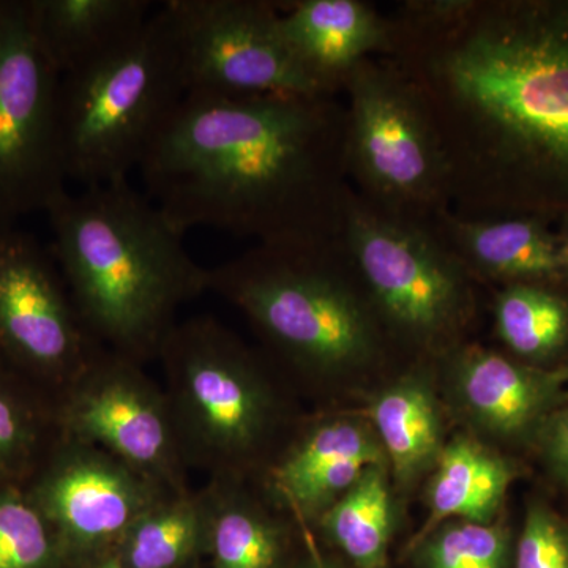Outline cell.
<instances>
[{
	"instance_id": "f1b7e54d",
	"label": "cell",
	"mask_w": 568,
	"mask_h": 568,
	"mask_svg": "<svg viewBox=\"0 0 568 568\" xmlns=\"http://www.w3.org/2000/svg\"><path fill=\"white\" fill-rule=\"evenodd\" d=\"M534 443L551 476L568 488V407H560L545 420Z\"/></svg>"
},
{
	"instance_id": "44dd1931",
	"label": "cell",
	"mask_w": 568,
	"mask_h": 568,
	"mask_svg": "<svg viewBox=\"0 0 568 568\" xmlns=\"http://www.w3.org/2000/svg\"><path fill=\"white\" fill-rule=\"evenodd\" d=\"M497 336L525 364L555 368L568 354V287L518 283L496 295Z\"/></svg>"
},
{
	"instance_id": "484cf974",
	"label": "cell",
	"mask_w": 568,
	"mask_h": 568,
	"mask_svg": "<svg viewBox=\"0 0 568 568\" xmlns=\"http://www.w3.org/2000/svg\"><path fill=\"white\" fill-rule=\"evenodd\" d=\"M58 536L24 487L0 488V568H61Z\"/></svg>"
},
{
	"instance_id": "ba28073f",
	"label": "cell",
	"mask_w": 568,
	"mask_h": 568,
	"mask_svg": "<svg viewBox=\"0 0 568 568\" xmlns=\"http://www.w3.org/2000/svg\"><path fill=\"white\" fill-rule=\"evenodd\" d=\"M384 331L417 346H446L473 306L470 276L425 224L373 211L353 193L342 231Z\"/></svg>"
},
{
	"instance_id": "9a60e30c",
	"label": "cell",
	"mask_w": 568,
	"mask_h": 568,
	"mask_svg": "<svg viewBox=\"0 0 568 568\" xmlns=\"http://www.w3.org/2000/svg\"><path fill=\"white\" fill-rule=\"evenodd\" d=\"M386 454L372 429L336 418L305 429L265 469L268 495L298 518H320Z\"/></svg>"
},
{
	"instance_id": "1f68e13d",
	"label": "cell",
	"mask_w": 568,
	"mask_h": 568,
	"mask_svg": "<svg viewBox=\"0 0 568 568\" xmlns=\"http://www.w3.org/2000/svg\"><path fill=\"white\" fill-rule=\"evenodd\" d=\"M305 568H336L332 566L331 562H325V560L313 559L312 562L308 564Z\"/></svg>"
},
{
	"instance_id": "8fae6325",
	"label": "cell",
	"mask_w": 568,
	"mask_h": 568,
	"mask_svg": "<svg viewBox=\"0 0 568 568\" xmlns=\"http://www.w3.org/2000/svg\"><path fill=\"white\" fill-rule=\"evenodd\" d=\"M55 402L63 436L102 448L174 495L190 491L168 396L142 365L102 347Z\"/></svg>"
},
{
	"instance_id": "e0dca14e",
	"label": "cell",
	"mask_w": 568,
	"mask_h": 568,
	"mask_svg": "<svg viewBox=\"0 0 568 568\" xmlns=\"http://www.w3.org/2000/svg\"><path fill=\"white\" fill-rule=\"evenodd\" d=\"M280 3V2H278ZM280 3V29L306 73L338 95L355 67L384 58L390 22L362 0H294Z\"/></svg>"
},
{
	"instance_id": "4fadbf2b",
	"label": "cell",
	"mask_w": 568,
	"mask_h": 568,
	"mask_svg": "<svg viewBox=\"0 0 568 568\" xmlns=\"http://www.w3.org/2000/svg\"><path fill=\"white\" fill-rule=\"evenodd\" d=\"M69 560L114 555L125 534L174 495L102 448L62 436L24 487Z\"/></svg>"
},
{
	"instance_id": "7402d4cb",
	"label": "cell",
	"mask_w": 568,
	"mask_h": 568,
	"mask_svg": "<svg viewBox=\"0 0 568 568\" xmlns=\"http://www.w3.org/2000/svg\"><path fill=\"white\" fill-rule=\"evenodd\" d=\"M369 414L399 480L410 481L436 465L443 452L439 413L424 381L405 377L392 384L377 396Z\"/></svg>"
},
{
	"instance_id": "52a82bcc",
	"label": "cell",
	"mask_w": 568,
	"mask_h": 568,
	"mask_svg": "<svg viewBox=\"0 0 568 568\" xmlns=\"http://www.w3.org/2000/svg\"><path fill=\"white\" fill-rule=\"evenodd\" d=\"M347 178L373 211L428 226L450 211L447 171L435 129L394 63L369 58L347 77Z\"/></svg>"
},
{
	"instance_id": "6da1fadb",
	"label": "cell",
	"mask_w": 568,
	"mask_h": 568,
	"mask_svg": "<svg viewBox=\"0 0 568 568\" xmlns=\"http://www.w3.org/2000/svg\"><path fill=\"white\" fill-rule=\"evenodd\" d=\"M384 59L435 129L450 211L568 215V0H406Z\"/></svg>"
},
{
	"instance_id": "30bf717a",
	"label": "cell",
	"mask_w": 568,
	"mask_h": 568,
	"mask_svg": "<svg viewBox=\"0 0 568 568\" xmlns=\"http://www.w3.org/2000/svg\"><path fill=\"white\" fill-rule=\"evenodd\" d=\"M163 9L173 28L186 95H331L287 47L278 2L168 0Z\"/></svg>"
},
{
	"instance_id": "4dcf8cb0",
	"label": "cell",
	"mask_w": 568,
	"mask_h": 568,
	"mask_svg": "<svg viewBox=\"0 0 568 568\" xmlns=\"http://www.w3.org/2000/svg\"><path fill=\"white\" fill-rule=\"evenodd\" d=\"M81 568H125L122 566L121 560L115 558L114 555L106 556V558H102L99 560H93V562L88 564L85 567Z\"/></svg>"
},
{
	"instance_id": "9c48e42d",
	"label": "cell",
	"mask_w": 568,
	"mask_h": 568,
	"mask_svg": "<svg viewBox=\"0 0 568 568\" xmlns=\"http://www.w3.org/2000/svg\"><path fill=\"white\" fill-rule=\"evenodd\" d=\"M61 84L26 0H0V226L47 212L67 190Z\"/></svg>"
},
{
	"instance_id": "ac0fdd59",
	"label": "cell",
	"mask_w": 568,
	"mask_h": 568,
	"mask_svg": "<svg viewBox=\"0 0 568 568\" xmlns=\"http://www.w3.org/2000/svg\"><path fill=\"white\" fill-rule=\"evenodd\" d=\"M37 43L61 77L102 61L140 33L149 0H26Z\"/></svg>"
},
{
	"instance_id": "4316f807",
	"label": "cell",
	"mask_w": 568,
	"mask_h": 568,
	"mask_svg": "<svg viewBox=\"0 0 568 568\" xmlns=\"http://www.w3.org/2000/svg\"><path fill=\"white\" fill-rule=\"evenodd\" d=\"M510 534L493 523L450 519L437 526L418 551L424 568H506Z\"/></svg>"
},
{
	"instance_id": "d6a6232c",
	"label": "cell",
	"mask_w": 568,
	"mask_h": 568,
	"mask_svg": "<svg viewBox=\"0 0 568 568\" xmlns=\"http://www.w3.org/2000/svg\"><path fill=\"white\" fill-rule=\"evenodd\" d=\"M568 366V365H567Z\"/></svg>"
},
{
	"instance_id": "8992f818",
	"label": "cell",
	"mask_w": 568,
	"mask_h": 568,
	"mask_svg": "<svg viewBox=\"0 0 568 568\" xmlns=\"http://www.w3.org/2000/svg\"><path fill=\"white\" fill-rule=\"evenodd\" d=\"M156 358L186 467L241 481L278 420L253 355L215 317L194 316L174 325Z\"/></svg>"
},
{
	"instance_id": "277c9868",
	"label": "cell",
	"mask_w": 568,
	"mask_h": 568,
	"mask_svg": "<svg viewBox=\"0 0 568 568\" xmlns=\"http://www.w3.org/2000/svg\"><path fill=\"white\" fill-rule=\"evenodd\" d=\"M207 291L237 306L298 372L331 377L372 364L384 327L342 237L254 245L209 268Z\"/></svg>"
},
{
	"instance_id": "7a4b0ae2",
	"label": "cell",
	"mask_w": 568,
	"mask_h": 568,
	"mask_svg": "<svg viewBox=\"0 0 568 568\" xmlns=\"http://www.w3.org/2000/svg\"><path fill=\"white\" fill-rule=\"evenodd\" d=\"M145 196L185 235L213 227L256 245L342 237L354 190L336 95H186L141 166Z\"/></svg>"
},
{
	"instance_id": "83f0119b",
	"label": "cell",
	"mask_w": 568,
	"mask_h": 568,
	"mask_svg": "<svg viewBox=\"0 0 568 568\" xmlns=\"http://www.w3.org/2000/svg\"><path fill=\"white\" fill-rule=\"evenodd\" d=\"M515 568H568V523L547 504H529Z\"/></svg>"
},
{
	"instance_id": "5bb4252c",
	"label": "cell",
	"mask_w": 568,
	"mask_h": 568,
	"mask_svg": "<svg viewBox=\"0 0 568 568\" xmlns=\"http://www.w3.org/2000/svg\"><path fill=\"white\" fill-rule=\"evenodd\" d=\"M450 364L467 413L503 439L534 440L545 420L566 406L567 365L541 368L477 346L450 351Z\"/></svg>"
},
{
	"instance_id": "f546056e",
	"label": "cell",
	"mask_w": 568,
	"mask_h": 568,
	"mask_svg": "<svg viewBox=\"0 0 568 568\" xmlns=\"http://www.w3.org/2000/svg\"><path fill=\"white\" fill-rule=\"evenodd\" d=\"M556 223H558L556 233H558L559 237L560 256H562L564 268H566L568 276V215L562 216Z\"/></svg>"
},
{
	"instance_id": "ffe728a7",
	"label": "cell",
	"mask_w": 568,
	"mask_h": 568,
	"mask_svg": "<svg viewBox=\"0 0 568 568\" xmlns=\"http://www.w3.org/2000/svg\"><path fill=\"white\" fill-rule=\"evenodd\" d=\"M62 436L55 396L0 358V488L26 487Z\"/></svg>"
},
{
	"instance_id": "5b68a950",
	"label": "cell",
	"mask_w": 568,
	"mask_h": 568,
	"mask_svg": "<svg viewBox=\"0 0 568 568\" xmlns=\"http://www.w3.org/2000/svg\"><path fill=\"white\" fill-rule=\"evenodd\" d=\"M186 97L163 7L129 43L62 78L61 138L69 181H123L140 168Z\"/></svg>"
},
{
	"instance_id": "cb8c5ba5",
	"label": "cell",
	"mask_w": 568,
	"mask_h": 568,
	"mask_svg": "<svg viewBox=\"0 0 568 568\" xmlns=\"http://www.w3.org/2000/svg\"><path fill=\"white\" fill-rule=\"evenodd\" d=\"M207 551L213 568H276L283 529L253 503L241 481H209Z\"/></svg>"
},
{
	"instance_id": "2e32d148",
	"label": "cell",
	"mask_w": 568,
	"mask_h": 568,
	"mask_svg": "<svg viewBox=\"0 0 568 568\" xmlns=\"http://www.w3.org/2000/svg\"><path fill=\"white\" fill-rule=\"evenodd\" d=\"M551 222L537 216L465 219L440 212L428 224L466 274L499 282L568 287L559 237Z\"/></svg>"
},
{
	"instance_id": "d4e9b609",
	"label": "cell",
	"mask_w": 568,
	"mask_h": 568,
	"mask_svg": "<svg viewBox=\"0 0 568 568\" xmlns=\"http://www.w3.org/2000/svg\"><path fill=\"white\" fill-rule=\"evenodd\" d=\"M321 529L358 568L386 567L392 499L384 465L369 466L320 518Z\"/></svg>"
},
{
	"instance_id": "7c38bea8",
	"label": "cell",
	"mask_w": 568,
	"mask_h": 568,
	"mask_svg": "<svg viewBox=\"0 0 568 568\" xmlns=\"http://www.w3.org/2000/svg\"><path fill=\"white\" fill-rule=\"evenodd\" d=\"M100 349L52 254L0 226V358L58 399Z\"/></svg>"
},
{
	"instance_id": "3957f363",
	"label": "cell",
	"mask_w": 568,
	"mask_h": 568,
	"mask_svg": "<svg viewBox=\"0 0 568 568\" xmlns=\"http://www.w3.org/2000/svg\"><path fill=\"white\" fill-rule=\"evenodd\" d=\"M44 213L93 342L140 365L159 357L179 308L207 293L209 268L186 253L181 231L129 179L65 190Z\"/></svg>"
},
{
	"instance_id": "603a6c76",
	"label": "cell",
	"mask_w": 568,
	"mask_h": 568,
	"mask_svg": "<svg viewBox=\"0 0 568 568\" xmlns=\"http://www.w3.org/2000/svg\"><path fill=\"white\" fill-rule=\"evenodd\" d=\"M209 504L201 491L170 495L149 508L114 556L125 568H182L207 549Z\"/></svg>"
},
{
	"instance_id": "d6986e66",
	"label": "cell",
	"mask_w": 568,
	"mask_h": 568,
	"mask_svg": "<svg viewBox=\"0 0 568 568\" xmlns=\"http://www.w3.org/2000/svg\"><path fill=\"white\" fill-rule=\"evenodd\" d=\"M435 466L428 488L435 526L448 519L491 523L518 476L510 459L465 436L443 447Z\"/></svg>"
}]
</instances>
